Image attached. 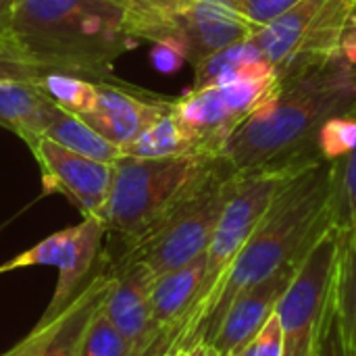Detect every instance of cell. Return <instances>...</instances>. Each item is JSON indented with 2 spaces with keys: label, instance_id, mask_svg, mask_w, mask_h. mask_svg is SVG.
Listing matches in <instances>:
<instances>
[{
  "label": "cell",
  "instance_id": "cell-1",
  "mask_svg": "<svg viewBox=\"0 0 356 356\" xmlns=\"http://www.w3.org/2000/svg\"><path fill=\"white\" fill-rule=\"evenodd\" d=\"M275 92L225 140L219 156L238 173L296 169L323 161L317 134L332 117L356 113V67L342 54L296 60L277 71Z\"/></svg>",
  "mask_w": 356,
  "mask_h": 356
},
{
  "label": "cell",
  "instance_id": "cell-2",
  "mask_svg": "<svg viewBox=\"0 0 356 356\" xmlns=\"http://www.w3.org/2000/svg\"><path fill=\"white\" fill-rule=\"evenodd\" d=\"M330 194L332 163L327 161L307 165L284 186L225 273L200 327L198 344L213 340L223 315L240 294L265 282L284 265L302 259L317 238L334 225Z\"/></svg>",
  "mask_w": 356,
  "mask_h": 356
},
{
  "label": "cell",
  "instance_id": "cell-3",
  "mask_svg": "<svg viewBox=\"0 0 356 356\" xmlns=\"http://www.w3.org/2000/svg\"><path fill=\"white\" fill-rule=\"evenodd\" d=\"M8 35L31 56L92 81H115L113 63L138 44L117 0H15Z\"/></svg>",
  "mask_w": 356,
  "mask_h": 356
},
{
  "label": "cell",
  "instance_id": "cell-4",
  "mask_svg": "<svg viewBox=\"0 0 356 356\" xmlns=\"http://www.w3.org/2000/svg\"><path fill=\"white\" fill-rule=\"evenodd\" d=\"M219 154L138 159L121 154L113 163V184L102 215L106 236L127 248L154 229L219 165Z\"/></svg>",
  "mask_w": 356,
  "mask_h": 356
},
{
  "label": "cell",
  "instance_id": "cell-5",
  "mask_svg": "<svg viewBox=\"0 0 356 356\" xmlns=\"http://www.w3.org/2000/svg\"><path fill=\"white\" fill-rule=\"evenodd\" d=\"M317 163V161H315ZM307 167V165H305ZM305 167L296 169H269V171H254L240 175L238 186L227 200L219 223L215 227V234L211 238V244L204 252L207 267H204V280L200 288L198 302L188 313L186 321L181 323L175 342L171 346L177 350H188L194 344H198L200 327L211 313V307L215 302V296L219 292V286L229 271L232 263L236 261L238 252L244 248L265 213L269 211L275 196L284 190V186Z\"/></svg>",
  "mask_w": 356,
  "mask_h": 356
},
{
  "label": "cell",
  "instance_id": "cell-6",
  "mask_svg": "<svg viewBox=\"0 0 356 356\" xmlns=\"http://www.w3.org/2000/svg\"><path fill=\"white\" fill-rule=\"evenodd\" d=\"M238 179L240 175L221 159L213 173L186 200H181L142 240L121 248L119 254L142 263L152 275L192 263L207 252Z\"/></svg>",
  "mask_w": 356,
  "mask_h": 356
},
{
  "label": "cell",
  "instance_id": "cell-7",
  "mask_svg": "<svg viewBox=\"0 0 356 356\" xmlns=\"http://www.w3.org/2000/svg\"><path fill=\"white\" fill-rule=\"evenodd\" d=\"M340 229L327 227L307 250L275 313L284 334V356H319L334 330V286Z\"/></svg>",
  "mask_w": 356,
  "mask_h": 356
},
{
  "label": "cell",
  "instance_id": "cell-8",
  "mask_svg": "<svg viewBox=\"0 0 356 356\" xmlns=\"http://www.w3.org/2000/svg\"><path fill=\"white\" fill-rule=\"evenodd\" d=\"M106 238V225L98 217H83L77 225L65 227L29 250L8 259L0 265V275H6L17 269L27 267H56L58 282L54 294L40 317V325L56 319L86 282L94 275L96 267L102 261V242Z\"/></svg>",
  "mask_w": 356,
  "mask_h": 356
},
{
  "label": "cell",
  "instance_id": "cell-9",
  "mask_svg": "<svg viewBox=\"0 0 356 356\" xmlns=\"http://www.w3.org/2000/svg\"><path fill=\"white\" fill-rule=\"evenodd\" d=\"M277 81L275 71L265 77L190 90L173 100V113L202 152L219 154L234 129L275 92Z\"/></svg>",
  "mask_w": 356,
  "mask_h": 356
},
{
  "label": "cell",
  "instance_id": "cell-10",
  "mask_svg": "<svg viewBox=\"0 0 356 356\" xmlns=\"http://www.w3.org/2000/svg\"><path fill=\"white\" fill-rule=\"evenodd\" d=\"M27 146L40 167L44 194H63L81 217L102 219L113 184L111 163L77 154L44 136Z\"/></svg>",
  "mask_w": 356,
  "mask_h": 356
},
{
  "label": "cell",
  "instance_id": "cell-11",
  "mask_svg": "<svg viewBox=\"0 0 356 356\" xmlns=\"http://www.w3.org/2000/svg\"><path fill=\"white\" fill-rule=\"evenodd\" d=\"M104 261L111 273V286L102 302L104 313L127 340L131 356H154L159 344V330L150 309L154 275L148 267L125 254H117L113 261L104 254Z\"/></svg>",
  "mask_w": 356,
  "mask_h": 356
},
{
  "label": "cell",
  "instance_id": "cell-12",
  "mask_svg": "<svg viewBox=\"0 0 356 356\" xmlns=\"http://www.w3.org/2000/svg\"><path fill=\"white\" fill-rule=\"evenodd\" d=\"M173 100L129 88L125 83L100 81L94 108L81 119L117 148L134 142L152 121L171 108Z\"/></svg>",
  "mask_w": 356,
  "mask_h": 356
},
{
  "label": "cell",
  "instance_id": "cell-13",
  "mask_svg": "<svg viewBox=\"0 0 356 356\" xmlns=\"http://www.w3.org/2000/svg\"><path fill=\"white\" fill-rule=\"evenodd\" d=\"M302 259L284 265L271 277L252 286L229 305L217 334L209 342L215 355L234 356L265 327V323L273 317L282 296L290 288Z\"/></svg>",
  "mask_w": 356,
  "mask_h": 356
},
{
  "label": "cell",
  "instance_id": "cell-14",
  "mask_svg": "<svg viewBox=\"0 0 356 356\" xmlns=\"http://www.w3.org/2000/svg\"><path fill=\"white\" fill-rule=\"evenodd\" d=\"M108 286L111 273L102 252L98 269L77 292V296L69 302V307L50 323H35V327L31 330L38 336V346L33 356H81L88 325L98 307L104 302Z\"/></svg>",
  "mask_w": 356,
  "mask_h": 356
},
{
  "label": "cell",
  "instance_id": "cell-15",
  "mask_svg": "<svg viewBox=\"0 0 356 356\" xmlns=\"http://www.w3.org/2000/svg\"><path fill=\"white\" fill-rule=\"evenodd\" d=\"M204 267H207V257L200 254L198 259H194L184 267L152 277L150 309H152V321L159 330V344L154 356H163L171 350L181 323L198 302L202 280H204Z\"/></svg>",
  "mask_w": 356,
  "mask_h": 356
},
{
  "label": "cell",
  "instance_id": "cell-16",
  "mask_svg": "<svg viewBox=\"0 0 356 356\" xmlns=\"http://www.w3.org/2000/svg\"><path fill=\"white\" fill-rule=\"evenodd\" d=\"M63 108L46 98L31 81H0V125L19 136L25 144L44 136Z\"/></svg>",
  "mask_w": 356,
  "mask_h": 356
},
{
  "label": "cell",
  "instance_id": "cell-17",
  "mask_svg": "<svg viewBox=\"0 0 356 356\" xmlns=\"http://www.w3.org/2000/svg\"><path fill=\"white\" fill-rule=\"evenodd\" d=\"M277 69L265 58L252 38L229 44L194 65L192 90L209 86H225L242 79H254L275 73Z\"/></svg>",
  "mask_w": 356,
  "mask_h": 356
},
{
  "label": "cell",
  "instance_id": "cell-18",
  "mask_svg": "<svg viewBox=\"0 0 356 356\" xmlns=\"http://www.w3.org/2000/svg\"><path fill=\"white\" fill-rule=\"evenodd\" d=\"M334 327L342 356H356V225L340 229L334 286Z\"/></svg>",
  "mask_w": 356,
  "mask_h": 356
},
{
  "label": "cell",
  "instance_id": "cell-19",
  "mask_svg": "<svg viewBox=\"0 0 356 356\" xmlns=\"http://www.w3.org/2000/svg\"><path fill=\"white\" fill-rule=\"evenodd\" d=\"M323 2L325 0H300L252 35L254 44L275 69L286 67L294 58Z\"/></svg>",
  "mask_w": 356,
  "mask_h": 356
},
{
  "label": "cell",
  "instance_id": "cell-20",
  "mask_svg": "<svg viewBox=\"0 0 356 356\" xmlns=\"http://www.w3.org/2000/svg\"><path fill=\"white\" fill-rule=\"evenodd\" d=\"M123 154L138 159H167V156H184V154H209L202 152L198 142L181 127L171 108L152 121L134 142L123 148Z\"/></svg>",
  "mask_w": 356,
  "mask_h": 356
},
{
  "label": "cell",
  "instance_id": "cell-21",
  "mask_svg": "<svg viewBox=\"0 0 356 356\" xmlns=\"http://www.w3.org/2000/svg\"><path fill=\"white\" fill-rule=\"evenodd\" d=\"M44 138L77 152L94 161L102 163H115L123 152L115 144H111L106 138H102L96 129H92L81 117L60 111L58 117L48 125Z\"/></svg>",
  "mask_w": 356,
  "mask_h": 356
},
{
  "label": "cell",
  "instance_id": "cell-22",
  "mask_svg": "<svg viewBox=\"0 0 356 356\" xmlns=\"http://www.w3.org/2000/svg\"><path fill=\"white\" fill-rule=\"evenodd\" d=\"M98 83L73 73H48L35 81L50 102L77 117L88 115L98 98Z\"/></svg>",
  "mask_w": 356,
  "mask_h": 356
},
{
  "label": "cell",
  "instance_id": "cell-23",
  "mask_svg": "<svg viewBox=\"0 0 356 356\" xmlns=\"http://www.w3.org/2000/svg\"><path fill=\"white\" fill-rule=\"evenodd\" d=\"M330 215L340 229L356 225V148L332 163Z\"/></svg>",
  "mask_w": 356,
  "mask_h": 356
},
{
  "label": "cell",
  "instance_id": "cell-24",
  "mask_svg": "<svg viewBox=\"0 0 356 356\" xmlns=\"http://www.w3.org/2000/svg\"><path fill=\"white\" fill-rule=\"evenodd\" d=\"M48 73H65L60 67L25 52L10 35H0V81L17 79L35 83Z\"/></svg>",
  "mask_w": 356,
  "mask_h": 356
},
{
  "label": "cell",
  "instance_id": "cell-25",
  "mask_svg": "<svg viewBox=\"0 0 356 356\" xmlns=\"http://www.w3.org/2000/svg\"><path fill=\"white\" fill-rule=\"evenodd\" d=\"M356 148V113L332 117L317 134V152L323 161L334 163Z\"/></svg>",
  "mask_w": 356,
  "mask_h": 356
},
{
  "label": "cell",
  "instance_id": "cell-26",
  "mask_svg": "<svg viewBox=\"0 0 356 356\" xmlns=\"http://www.w3.org/2000/svg\"><path fill=\"white\" fill-rule=\"evenodd\" d=\"M81 356H131L127 340L113 325L102 305L98 307V311L94 313L88 325Z\"/></svg>",
  "mask_w": 356,
  "mask_h": 356
},
{
  "label": "cell",
  "instance_id": "cell-27",
  "mask_svg": "<svg viewBox=\"0 0 356 356\" xmlns=\"http://www.w3.org/2000/svg\"><path fill=\"white\" fill-rule=\"evenodd\" d=\"M227 6H232L240 17H244L250 25L257 29L269 25L280 15L290 10L300 0H223Z\"/></svg>",
  "mask_w": 356,
  "mask_h": 356
},
{
  "label": "cell",
  "instance_id": "cell-28",
  "mask_svg": "<svg viewBox=\"0 0 356 356\" xmlns=\"http://www.w3.org/2000/svg\"><path fill=\"white\" fill-rule=\"evenodd\" d=\"M234 356H284V334L277 313H273L265 327Z\"/></svg>",
  "mask_w": 356,
  "mask_h": 356
},
{
  "label": "cell",
  "instance_id": "cell-29",
  "mask_svg": "<svg viewBox=\"0 0 356 356\" xmlns=\"http://www.w3.org/2000/svg\"><path fill=\"white\" fill-rule=\"evenodd\" d=\"M150 60H152L156 71L171 75V73H177L184 67V63H188V54H186L181 44L165 40V42H154L152 44Z\"/></svg>",
  "mask_w": 356,
  "mask_h": 356
},
{
  "label": "cell",
  "instance_id": "cell-30",
  "mask_svg": "<svg viewBox=\"0 0 356 356\" xmlns=\"http://www.w3.org/2000/svg\"><path fill=\"white\" fill-rule=\"evenodd\" d=\"M340 54L356 67V6L355 10L350 13L348 17V23L344 27V33H342V40H340Z\"/></svg>",
  "mask_w": 356,
  "mask_h": 356
},
{
  "label": "cell",
  "instance_id": "cell-31",
  "mask_svg": "<svg viewBox=\"0 0 356 356\" xmlns=\"http://www.w3.org/2000/svg\"><path fill=\"white\" fill-rule=\"evenodd\" d=\"M121 2L129 15H144V13H152V10H159V8H165L177 0H117Z\"/></svg>",
  "mask_w": 356,
  "mask_h": 356
},
{
  "label": "cell",
  "instance_id": "cell-32",
  "mask_svg": "<svg viewBox=\"0 0 356 356\" xmlns=\"http://www.w3.org/2000/svg\"><path fill=\"white\" fill-rule=\"evenodd\" d=\"M13 15H15V0H0V35L10 33Z\"/></svg>",
  "mask_w": 356,
  "mask_h": 356
},
{
  "label": "cell",
  "instance_id": "cell-33",
  "mask_svg": "<svg viewBox=\"0 0 356 356\" xmlns=\"http://www.w3.org/2000/svg\"><path fill=\"white\" fill-rule=\"evenodd\" d=\"M33 340L29 338V336H25L21 342H17L13 348H8L4 355L0 356H33V344H31Z\"/></svg>",
  "mask_w": 356,
  "mask_h": 356
},
{
  "label": "cell",
  "instance_id": "cell-34",
  "mask_svg": "<svg viewBox=\"0 0 356 356\" xmlns=\"http://www.w3.org/2000/svg\"><path fill=\"white\" fill-rule=\"evenodd\" d=\"M319 356H342L340 350V344H338V336H336V327L332 330V334L327 336L325 344H323V350Z\"/></svg>",
  "mask_w": 356,
  "mask_h": 356
},
{
  "label": "cell",
  "instance_id": "cell-35",
  "mask_svg": "<svg viewBox=\"0 0 356 356\" xmlns=\"http://www.w3.org/2000/svg\"><path fill=\"white\" fill-rule=\"evenodd\" d=\"M181 356H217V355H215V350H213L209 344L200 342V344H194L192 348L184 350V355Z\"/></svg>",
  "mask_w": 356,
  "mask_h": 356
},
{
  "label": "cell",
  "instance_id": "cell-36",
  "mask_svg": "<svg viewBox=\"0 0 356 356\" xmlns=\"http://www.w3.org/2000/svg\"><path fill=\"white\" fill-rule=\"evenodd\" d=\"M181 355H184L181 350H177V348H173V350H169L167 355H163V356H181Z\"/></svg>",
  "mask_w": 356,
  "mask_h": 356
}]
</instances>
